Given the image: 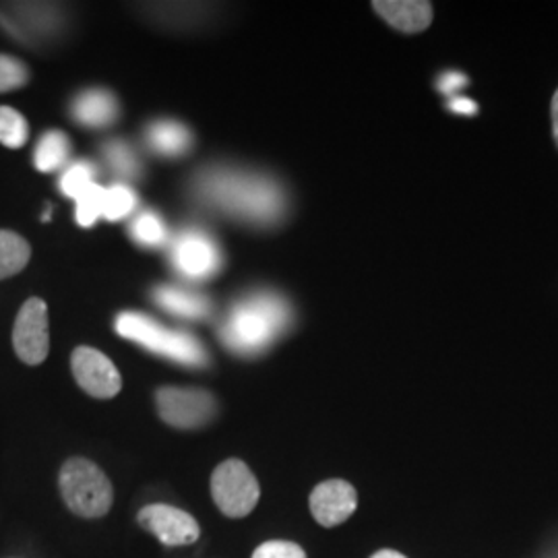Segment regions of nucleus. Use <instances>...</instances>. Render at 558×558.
I'll use <instances>...</instances> for the list:
<instances>
[{
    "mask_svg": "<svg viewBox=\"0 0 558 558\" xmlns=\"http://www.w3.org/2000/svg\"><path fill=\"white\" fill-rule=\"evenodd\" d=\"M290 325V306L276 294L239 304L221 327V341L239 354H257Z\"/></svg>",
    "mask_w": 558,
    "mask_h": 558,
    "instance_id": "1",
    "label": "nucleus"
},
{
    "mask_svg": "<svg viewBox=\"0 0 558 558\" xmlns=\"http://www.w3.org/2000/svg\"><path fill=\"white\" fill-rule=\"evenodd\" d=\"M203 193L205 197L221 205V209L236 214L244 220L263 223L278 220L286 207L276 182L260 177L218 172L209 179L205 177Z\"/></svg>",
    "mask_w": 558,
    "mask_h": 558,
    "instance_id": "2",
    "label": "nucleus"
},
{
    "mask_svg": "<svg viewBox=\"0 0 558 558\" xmlns=\"http://www.w3.org/2000/svg\"><path fill=\"white\" fill-rule=\"evenodd\" d=\"M60 497L71 513L83 519H100L114 502L112 482L100 465L85 458L66 459L60 468Z\"/></svg>",
    "mask_w": 558,
    "mask_h": 558,
    "instance_id": "3",
    "label": "nucleus"
},
{
    "mask_svg": "<svg viewBox=\"0 0 558 558\" xmlns=\"http://www.w3.org/2000/svg\"><path fill=\"white\" fill-rule=\"evenodd\" d=\"M117 331L122 338L131 339L147 348L149 352H156L163 359L174 360L186 366H207L209 354L199 343V339L184 333L166 329L160 323L149 319L141 313H120L117 319Z\"/></svg>",
    "mask_w": 558,
    "mask_h": 558,
    "instance_id": "4",
    "label": "nucleus"
},
{
    "mask_svg": "<svg viewBox=\"0 0 558 558\" xmlns=\"http://www.w3.org/2000/svg\"><path fill=\"white\" fill-rule=\"evenodd\" d=\"M211 497L226 518H246L259 502V482L244 461L226 459L214 470Z\"/></svg>",
    "mask_w": 558,
    "mask_h": 558,
    "instance_id": "5",
    "label": "nucleus"
},
{
    "mask_svg": "<svg viewBox=\"0 0 558 558\" xmlns=\"http://www.w3.org/2000/svg\"><path fill=\"white\" fill-rule=\"evenodd\" d=\"M160 418L179 430H195L218 416V399L197 387H160L156 391Z\"/></svg>",
    "mask_w": 558,
    "mask_h": 558,
    "instance_id": "6",
    "label": "nucleus"
},
{
    "mask_svg": "<svg viewBox=\"0 0 558 558\" xmlns=\"http://www.w3.org/2000/svg\"><path fill=\"white\" fill-rule=\"evenodd\" d=\"M13 348L21 362L38 366L50 352L48 306L41 299H29L21 306L13 327Z\"/></svg>",
    "mask_w": 558,
    "mask_h": 558,
    "instance_id": "7",
    "label": "nucleus"
},
{
    "mask_svg": "<svg viewBox=\"0 0 558 558\" xmlns=\"http://www.w3.org/2000/svg\"><path fill=\"white\" fill-rule=\"evenodd\" d=\"M71 368L77 385L92 398H117L122 389L117 364L96 348L80 345L71 356Z\"/></svg>",
    "mask_w": 558,
    "mask_h": 558,
    "instance_id": "8",
    "label": "nucleus"
},
{
    "mask_svg": "<svg viewBox=\"0 0 558 558\" xmlns=\"http://www.w3.org/2000/svg\"><path fill=\"white\" fill-rule=\"evenodd\" d=\"M141 527L160 539L163 546H191L201 536L199 523L191 513L172 505H147L137 513Z\"/></svg>",
    "mask_w": 558,
    "mask_h": 558,
    "instance_id": "9",
    "label": "nucleus"
},
{
    "mask_svg": "<svg viewBox=\"0 0 558 558\" xmlns=\"http://www.w3.org/2000/svg\"><path fill=\"white\" fill-rule=\"evenodd\" d=\"M311 513L323 527H336L354 515L359 507L356 488L345 480H327L311 493Z\"/></svg>",
    "mask_w": 558,
    "mask_h": 558,
    "instance_id": "10",
    "label": "nucleus"
},
{
    "mask_svg": "<svg viewBox=\"0 0 558 558\" xmlns=\"http://www.w3.org/2000/svg\"><path fill=\"white\" fill-rule=\"evenodd\" d=\"M174 265L189 278H207L220 269V251L211 240L191 232L174 244Z\"/></svg>",
    "mask_w": 558,
    "mask_h": 558,
    "instance_id": "11",
    "label": "nucleus"
},
{
    "mask_svg": "<svg viewBox=\"0 0 558 558\" xmlns=\"http://www.w3.org/2000/svg\"><path fill=\"white\" fill-rule=\"evenodd\" d=\"M373 9L401 34L426 32L435 15L428 0H375Z\"/></svg>",
    "mask_w": 558,
    "mask_h": 558,
    "instance_id": "12",
    "label": "nucleus"
},
{
    "mask_svg": "<svg viewBox=\"0 0 558 558\" xmlns=\"http://www.w3.org/2000/svg\"><path fill=\"white\" fill-rule=\"evenodd\" d=\"M71 114L83 126H110L119 119V101L106 89H87L73 101Z\"/></svg>",
    "mask_w": 558,
    "mask_h": 558,
    "instance_id": "13",
    "label": "nucleus"
},
{
    "mask_svg": "<svg viewBox=\"0 0 558 558\" xmlns=\"http://www.w3.org/2000/svg\"><path fill=\"white\" fill-rule=\"evenodd\" d=\"M156 302L163 311L179 315L182 319H205L211 313L209 300L195 292H186L180 288H160L156 292Z\"/></svg>",
    "mask_w": 558,
    "mask_h": 558,
    "instance_id": "14",
    "label": "nucleus"
},
{
    "mask_svg": "<svg viewBox=\"0 0 558 558\" xmlns=\"http://www.w3.org/2000/svg\"><path fill=\"white\" fill-rule=\"evenodd\" d=\"M147 141L161 156L177 158V156H182L191 149L193 135L184 124L172 122V120H163V122H156V124L149 126Z\"/></svg>",
    "mask_w": 558,
    "mask_h": 558,
    "instance_id": "15",
    "label": "nucleus"
},
{
    "mask_svg": "<svg viewBox=\"0 0 558 558\" xmlns=\"http://www.w3.org/2000/svg\"><path fill=\"white\" fill-rule=\"evenodd\" d=\"M71 158V140L62 131H48L41 135L36 151L34 166L44 174L57 172Z\"/></svg>",
    "mask_w": 558,
    "mask_h": 558,
    "instance_id": "16",
    "label": "nucleus"
},
{
    "mask_svg": "<svg viewBox=\"0 0 558 558\" xmlns=\"http://www.w3.org/2000/svg\"><path fill=\"white\" fill-rule=\"evenodd\" d=\"M29 257L32 248L27 240L11 230H0V279L17 276L29 263Z\"/></svg>",
    "mask_w": 558,
    "mask_h": 558,
    "instance_id": "17",
    "label": "nucleus"
},
{
    "mask_svg": "<svg viewBox=\"0 0 558 558\" xmlns=\"http://www.w3.org/2000/svg\"><path fill=\"white\" fill-rule=\"evenodd\" d=\"M29 137L25 117L11 106H0V143L9 149H20Z\"/></svg>",
    "mask_w": 558,
    "mask_h": 558,
    "instance_id": "18",
    "label": "nucleus"
},
{
    "mask_svg": "<svg viewBox=\"0 0 558 558\" xmlns=\"http://www.w3.org/2000/svg\"><path fill=\"white\" fill-rule=\"evenodd\" d=\"M77 221L83 228H92L98 218L104 216V205H106V189L100 184L92 182L80 197H77Z\"/></svg>",
    "mask_w": 558,
    "mask_h": 558,
    "instance_id": "19",
    "label": "nucleus"
},
{
    "mask_svg": "<svg viewBox=\"0 0 558 558\" xmlns=\"http://www.w3.org/2000/svg\"><path fill=\"white\" fill-rule=\"evenodd\" d=\"M96 168L89 161H75L73 166H69L60 179V191L64 197L69 199H77L81 193L94 182Z\"/></svg>",
    "mask_w": 558,
    "mask_h": 558,
    "instance_id": "20",
    "label": "nucleus"
},
{
    "mask_svg": "<svg viewBox=\"0 0 558 558\" xmlns=\"http://www.w3.org/2000/svg\"><path fill=\"white\" fill-rule=\"evenodd\" d=\"M137 205V197L129 186L114 184L106 191V205H104V218L110 221H119L126 218Z\"/></svg>",
    "mask_w": 558,
    "mask_h": 558,
    "instance_id": "21",
    "label": "nucleus"
},
{
    "mask_svg": "<svg viewBox=\"0 0 558 558\" xmlns=\"http://www.w3.org/2000/svg\"><path fill=\"white\" fill-rule=\"evenodd\" d=\"M29 81V69L15 57L0 54V94L15 92Z\"/></svg>",
    "mask_w": 558,
    "mask_h": 558,
    "instance_id": "22",
    "label": "nucleus"
},
{
    "mask_svg": "<svg viewBox=\"0 0 558 558\" xmlns=\"http://www.w3.org/2000/svg\"><path fill=\"white\" fill-rule=\"evenodd\" d=\"M133 234L145 246H158L166 240V228L154 211H145L133 223Z\"/></svg>",
    "mask_w": 558,
    "mask_h": 558,
    "instance_id": "23",
    "label": "nucleus"
},
{
    "mask_svg": "<svg viewBox=\"0 0 558 558\" xmlns=\"http://www.w3.org/2000/svg\"><path fill=\"white\" fill-rule=\"evenodd\" d=\"M106 160L110 161V166L120 172V174H126V177H135L140 172V161L135 158V154L131 151L129 145L114 141V143H108L106 149Z\"/></svg>",
    "mask_w": 558,
    "mask_h": 558,
    "instance_id": "24",
    "label": "nucleus"
},
{
    "mask_svg": "<svg viewBox=\"0 0 558 558\" xmlns=\"http://www.w3.org/2000/svg\"><path fill=\"white\" fill-rule=\"evenodd\" d=\"M253 558H306V553L296 542L269 539V542H263L260 546H257Z\"/></svg>",
    "mask_w": 558,
    "mask_h": 558,
    "instance_id": "25",
    "label": "nucleus"
},
{
    "mask_svg": "<svg viewBox=\"0 0 558 558\" xmlns=\"http://www.w3.org/2000/svg\"><path fill=\"white\" fill-rule=\"evenodd\" d=\"M550 114H553V137L558 147V89L553 96V106H550Z\"/></svg>",
    "mask_w": 558,
    "mask_h": 558,
    "instance_id": "26",
    "label": "nucleus"
},
{
    "mask_svg": "<svg viewBox=\"0 0 558 558\" xmlns=\"http://www.w3.org/2000/svg\"><path fill=\"white\" fill-rule=\"evenodd\" d=\"M371 558H408L403 557L401 553H396V550H379V553H375Z\"/></svg>",
    "mask_w": 558,
    "mask_h": 558,
    "instance_id": "27",
    "label": "nucleus"
}]
</instances>
